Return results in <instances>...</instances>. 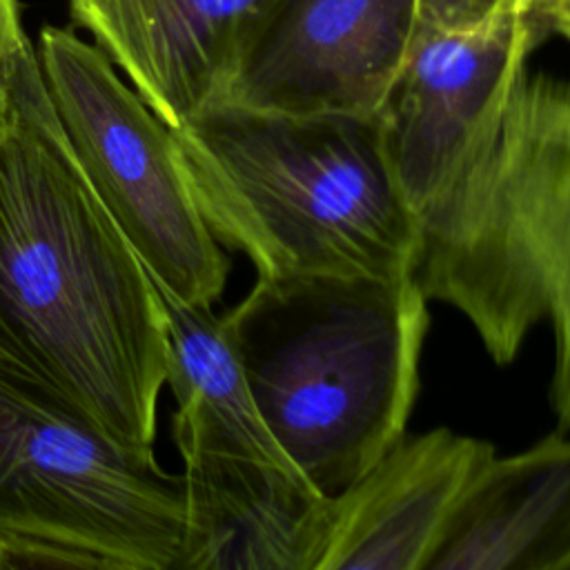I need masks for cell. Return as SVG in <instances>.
Here are the masks:
<instances>
[{
  "mask_svg": "<svg viewBox=\"0 0 570 570\" xmlns=\"http://www.w3.org/2000/svg\"><path fill=\"white\" fill-rule=\"evenodd\" d=\"M0 356L116 441L154 445L165 307L78 165L27 36L0 89Z\"/></svg>",
  "mask_w": 570,
  "mask_h": 570,
  "instance_id": "6da1fadb",
  "label": "cell"
},
{
  "mask_svg": "<svg viewBox=\"0 0 570 570\" xmlns=\"http://www.w3.org/2000/svg\"><path fill=\"white\" fill-rule=\"evenodd\" d=\"M292 468L336 497L405 436L428 296L414 274L258 276L223 316Z\"/></svg>",
  "mask_w": 570,
  "mask_h": 570,
  "instance_id": "7a4b0ae2",
  "label": "cell"
},
{
  "mask_svg": "<svg viewBox=\"0 0 570 570\" xmlns=\"http://www.w3.org/2000/svg\"><path fill=\"white\" fill-rule=\"evenodd\" d=\"M171 131L207 225L258 276L412 274L419 223L376 116L216 102Z\"/></svg>",
  "mask_w": 570,
  "mask_h": 570,
  "instance_id": "3957f363",
  "label": "cell"
},
{
  "mask_svg": "<svg viewBox=\"0 0 570 570\" xmlns=\"http://www.w3.org/2000/svg\"><path fill=\"white\" fill-rule=\"evenodd\" d=\"M459 309L488 354L510 363L543 318L554 332L550 401L570 430V76L514 85L499 127L419 220L412 269Z\"/></svg>",
  "mask_w": 570,
  "mask_h": 570,
  "instance_id": "277c9868",
  "label": "cell"
},
{
  "mask_svg": "<svg viewBox=\"0 0 570 570\" xmlns=\"http://www.w3.org/2000/svg\"><path fill=\"white\" fill-rule=\"evenodd\" d=\"M0 532L73 543L118 570H178L185 479L0 356Z\"/></svg>",
  "mask_w": 570,
  "mask_h": 570,
  "instance_id": "5b68a950",
  "label": "cell"
},
{
  "mask_svg": "<svg viewBox=\"0 0 570 570\" xmlns=\"http://www.w3.org/2000/svg\"><path fill=\"white\" fill-rule=\"evenodd\" d=\"M36 51L78 165L156 287L183 303H216L229 258L189 187L174 131L71 29L45 27Z\"/></svg>",
  "mask_w": 570,
  "mask_h": 570,
  "instance_id": "8992f818",
  "label": "cell"
},
{
  "mask_svg": "<svg viewBox=\"0 0 570 570\" xmlns=\"http://www.w3.org/2000/svg\"><path fill=\"white\" fill-rule=\"evenodd\" d=\"M546 36L532 18L470 33L419 27L376 114L390 169L416 223L499 127L530 53Z\"/></svg>",
  "mask_w": 570,
  "mask_h": 570,
  "instance_id": "52a82bcc",
  "label": "cell"
},
{
  "mask_svg": "<svg viewBox=\"0 0 570 570\" xmlns=\"http://www.w3.org/2000/svg\"><path fill=\"white\" fill-rule=\"evenodd\" d=\"M416 31V0H272L218 102L376 116Z\"/></svg>",
  "mask_w": 570,
  "mask_h": 570,
  "instance_id": "ba28073f",
  "label": "cell"
},
{
  "mask_svg": "<svg viewBox=\"0 0 570 570\" xmlns=\"http://www.w3.org/2000/svg\"><path fill=\"white\" fill-rule=\"evenodd\" d=\"M145 105L178 129L223 100L272 0H67Z\"/></svg>",
  "mask_w": 570,
  "mask_h": 570,
  "instance_id": "9c48e42d",
  "label": "cell"
},
{
  "mask_svg": "<svg viewBox=\"0 0 570 570\" xmlns=\"http://www.w3.org/2000/svg\"><path fill=\"white\" fill-rule=\"evenodd\" d=\"M492 452L448 428L403 436L332 497L316 570H425L459 494Z\"/></svg>",
  "mask_w": 570,
  "mask_h": 570,
  "instance_id": "30bf717a",
  "label": "cell"
},
{
  "mask_svg": "<svg viewBox=\"0 0 570 570\" xmlns=\"http://www.w3.org/2000/svg\"><path fill=\"white\" fill-rule=\"evenodd\" d=\"M187 534L178 570H316L332 497L298 472L185 456Z\"/></svg>",
  "mask_w": 570,
  "mask_h": 570,
  "instance_id": "8fae6325",
  "label": "cell"
},
{
  "mask_svg": "<svg viewBox=\"0 0 570 570\" xmlns=\"http://www.w3.org/2000/svg\"><path fill=\"white\" fill-rule=\"evenodd\" d=\"M570 439L554 430L512 456L479 463L425 570H568Z\"/></svg>",
  "mask_w": 570,
  "mask_h": 570,
  "instance_id": "7c38bea8",
  "label": "cell"
},
{
  "mask_svg": "<svg viewBox=\"0 0 570 570\" xmlns=\"http://www.w3.org/2000/svg\"><path fill=\"white\" fill-rule=\"evenodd\" d=\"M169 336L167 385L180 456H229L292 468L263 421L240 358L212 305L183 303L158 287ZM296 472V470H294Z\"/></svg>",
  "mask_w": 570,
  "mask_h": 570,
  "instance_id": "4fadbf2b",
  "label": "cell"
},
{
  "mask_svg": "<svg viewBox=\"0 0 570 570\" xmlns=\"http://www.w3.org/2000/svg\"><path fill=\"white\" fill-rule=\"evenodd\" d=\"M118 570V566L91 550L58 539L0 532V570Z\"/></svg>",
  "mask_w": 570,
  "mask_h": 570,
  "instance_id": "5bb4252c",
  "label": "cell"
},
{
  "mask_svg": "<svg viewBox=\"0 0 570 570\" xmlns=\"http://www.w3.org/2000/svg\"><path fill=\"white\" fill-rule=\"evenodd\" d=\"M416 18L425 29L470 33L512 18H532V0H416Z\"/></svg>",
  "mask_w": 570,
  "mask_h": 570,
  "instance_id": "9a60e30c",
  "label": "cell"
},
{
  "mask_svg": "<svg viewBox=\"0 0 570 570\" xmlns=\"http://www.w3.org/2000/svg\"><path fill=\"white\" fill-rule=\"evenodd\" d=\"M24 36L27 33L20 22V0H0V89L7 65Z\"/></svg>",
  "mask_w": 570,
  "mask_h": 570,
  "instance_id": "2e32d148",
  "label": "cell"
},
{
  "mask_svg": "<svg viewBox=\"0 0 570 570\" xmlns=\"http://www.w3.org/2000/svg\"><path fill=\"white\" fill-rule=\"evenodd\" d=\"M568 0H532V18L543 27V29H548V33H550V18H552V13L561 7V4H566Z\"/></svg>",
  "mask_w": 570,
  "mask_h": 570,
  "instance_id": "e0dca14e",
  "label": "cell"
},
{
  "mask_svg": "<svg viewBox=\"0 0 570 570\" xmlns=\"http://www.w3.org/2000/svg\"><path fill=\"white\" fill-rule=\"evenodd\" d=\"M550 31L561 33L563 38L570 40V0L566 4H561L552 18H550Z\"/></svg>",
  "mask_w": 570,
  "mask_h": 570,
  "instance_id": "ac0fdd59",
  "label": "cell"
},
{
  "mask_svg": "<svg viewBox=\"0 0 570 570\" xmlns=\"http://www.w3.org/2000/svg\"><path fill=\"white\" fill-rule=\"evenodd\" d=\"M568 570H570V566H568Z\"/></svg>",
  "mask_w": 570,
  "mask_h": 570,
  "instance_id": "d6986e66",
  "label": "cell"
}]
</instances>
